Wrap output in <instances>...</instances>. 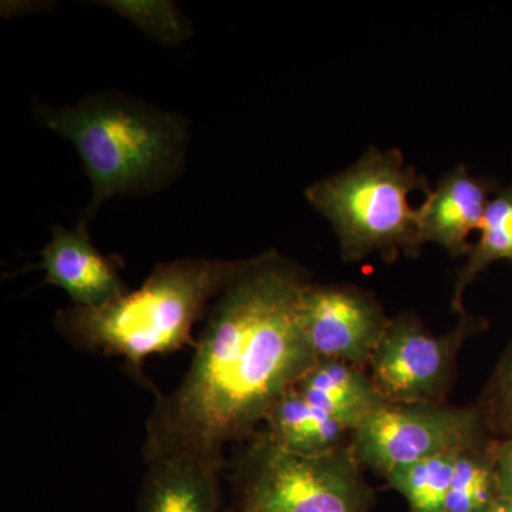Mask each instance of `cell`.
Here are the masks:
<instances>
[{
    "label": "cell",
    "instance_id": "obj_11",
    "mask_svg": "<svg viewBox=\"0 0 512 512\" xmlns=\"http://www.w3.org/2000/svg\"><path fill=\"white\" fill-rule=\"evenodd\" d=\"M146 466L137 512H225L224 461L177 454L148 458Z\"/></svg>",
    "mask_w": 512,
    "mask_h": 512
},
{
    "label": "cell",
    "instance_id": "obj_15",
    "mask_svg": "<svg viewBox=\"0 0 512 512\" xmlns=\"http://www.w3.org/2000/svg\"><path fill=\"white\" fill-rule=\"evenodd\" d=\"M497 444L493 439L458 453L446 512H488L501 500L495 468Z\"/></svg>",
    "mask_w": 512,
    "mask_h": 512
},
{
    "label": "cell",
    "instance_id": "obj_20",
    "mask_svg": "<svg viewBox=\"0 0 512 512\" xmlns=\"http://www.w3.org/2000/svg\"><path fill=\"white\" fill-rule=\"evenodd\" d=\"M488 512H512V503L511 501L504 500L501 498L497 504L494 505Z\"/></svg>",
    "mask_w": 512,
    "mask_h": 512
},
{
    "label": "cell",
    "instance_id": "obj_3",
    "mask_svg": "<svg viewBox=\"0 0 512 512\" xmlns=\"http://www.w3.org/2000/svg\"><path fill=\"white\" fill-rule=\"evenodd\" d=\"M37 119L72 141L82 158L93 191L84 225L114 195L157 190L183 165L184 121L143 101L100 93L60 109L42 104Z\"/></svg>",
    "mask_w": 512,
    "mask_h": 512
},
{
    "label": "cell",
    "instance_id": "obj_5",
    "mask_svg": "<svg viewBox=\"0 0 512 512\" xmlns=\"http://www.w3.org/2000/svg\"><path fill=\"white\" fill-rule=\"evenodd\" d=\"M362 468L350 443L302 454L258 430L232 463L225 512H370L375 493Z\"/></svg>",
    "mask_w": 512,
    "mask_h": 512
},
{
    "label": "cell",
    "instance_id": "obj_7",
    "mask_svg": "<svg viewBox=\"0 0 512 512\" xmlns=\"http://www.w3.org/2000/svg\"><path fill=\"white\" fill-rule=\"evenodd\" d=\"M487 320L464 312L456 328L434 335L419 318L392 319L367 372L386 403H444L456 375L457 356Z\"/></svg>",
    "mask_w": 512,
    "mask_h": 512
},
{
    "label": "cell",
    "instance_id": "obj_9",
    "mask_svg": "<svg viewBox=\"0 0 512 512\" xmlns=\"http://www.w3.org/2000/svg\"><path fill=\"white\" fill-rule=\"evenodd\" d=\"M40 255L37 268L46 272L43 284L62 288L74 306L97 308L127 292L121 278L123 259L101 254L90 238L89 225L82 222L76 229L53 225Z\"/></svg>",
    "mask_w": 512,
    "mask_h": 512
},
{
    "label": "cell",
    "instance_id": "obj_19",
    "mask_svg": "<svg viewBox=\"0 0 512 512\" xmlns=\"http://www.w3.org/2000/svg\"><path fill=\"white\" fill-rule=\"evenodd\" d=\"M495 468H497L501 498L512 503V437L507 440H498Z\"/></svg>",
    "mask_w": 512,
    "mask_h": 512
},
{
    "label": "cell",
    "instance_id": "obj_12",
    "mask_svg": "<svg viewBox=\"0 0 512 512\" xmlns=\"http://www.w3.org/2000/svg\"><path fill=\"white\" fill-rule=\"evenodd\" d=\"M293 387L350 431L386 404L367 369L342 360L318 359Z\"/></svg>",
    "mask_w": 512,
    "mask_h": 512
},
{
    "label": "cell",
    "instance_id": "obj_18",
    "mask_svg": "<svg viewBox=\"0 0 512 512\" xmlns=\"http://www.w3.org/2000/svg\"><path fill=\"white\" fill-rule=\"evenodd\" d=\"M119 12H123L128 19L136 20L151 36L163 42H180L187 36V26L183 25L178 9L171 3H116Z\"/></svg>",
    "mask_w": 512,
    "mask_h": 512
},
{
    "label": "cell",
    "instance_id": "obj_16",
    "mask_svg": "<svg viewBox=\"0 0 512 512\" xmlns=\"http://www.w3.org/2000/svg\"><path fill=\"white\" fill-rule=\"evenodd\" d=\"M458 453L441 454L394 468L386 480L406 498L410 512H446Z\"/></svg>",
    "mask_w": 512,
    "mask_h": 512
},
{
    "label": "cell",
    "instance_id": "obj_1",
    "mask_svg": "<svg viewBox=\"0 0 512 512\" xmlns=\"http://www.w3.org/2000/svg\"><path fill=\"white\" fill-rule=\"evenodd\" d=\"M311 284L305 268L275 249L244 259L212 302L183 380L148 416L144 460L184 454L225 463L228 446L258 431L318 362L301 323Z\"/></svg>",
    "mask_w": 512,
    "mask_h": 512
},
{
    "label": "cell",
    "instance_id": "obj_10",
    "mask_svg": "<svg viewBox=\"0 0 512 512\" xmlns=\"http://www.w3.org/2000/svg\"><path fill=\"white\" fill-rule=\"evenodd\" d=\"M501 188L493 178L470 174L464 164L448 171L419 207L423 244L434 242L453 258L468 256L473 248L468 238L480 229L491 198Z\"/></svg>",
    "mask_w": 512,
    "mask_h": 512
},
{
    "label": "cell",
    "instance_id": "obj_8",
    "mask_svg": "<svg viewBox=\"0 0 512 512\" xmlns=\"http://www.w3.org/2000/svg\"><path fill=\"white\" fill-rule=\"evenodd\" d=\"M392 319L373 293L352 285H309L301 323L318 359L367 369Z\"/></svg>",
    "mask_w": 512,
    "mask_h": 512
},
{
    "label": "cell",
    "instance_id": "obj_6",
    "mask_svg": "<svg viewBox=\"0 0 512 512\" xmlns=\"http://www.w3.org/2000/svg\"><path fill=\"white\" fill-rule=\"evenodd\" d=\"M493 440L477 406L386 403L350 434L362 467L386 478L394 468L441 454L481 447Z\"/></svg>",
    "mask_w": 512,
    "mask_h": 512
},
{
    "label": "cell",
    "instance_id": "obj_14",
    "mask_svg": "<svg viewBox=\"0 0 512 512\" xmlns=\"http://www.w3.org/2000/svg\"><path fill=\"white\" fill-rule=\"evenodd\" d=\"M480 237L471 248L467 262L458 271L451 308L461 315L468 286L495 262H512V183L491 198L481 224Z\"/></svg>",
    "mask_w": 512,
    "mask_h": 512
},
{
    "label": "cell",
    "instance_id": "obj_2",
    "mask_svg": "<svg viewBox=\"0 0 512 512\" xmlns=\"http://www.w3.org/2000/svg\"><path fill=\"white\" fill-rule=\"evenodd\" d=\"M244 259L178 258L154 266L144 284L113 301L56 312L53 325L70 345L120 357L141 375L150 356L194 345L192 329L241 269Z\"/></svg>",
    "mask_w": 512,
    "mask_h": 512
},
{
    "label": "cell",
    "instance_id": "obj_4",
    "mask_svg": "<svg viewBox=\"0 0 512 512\" xmlns=\"http://www.w3.org/2000/svg\"><path fill=\"white\" fill-rule=\"evenodd\" d=\"M429 181L399 150L372 147L342 173L320 180L306 190L313 208L332 224L345 261L379 252L384 261L404 254L416 256L420 237L419 208L410 195L429 194Z\"/></svg>",
    "mask_w": 512,
    "mask_h": 512
},
{
    "label": "cell",
    "instance_id": "obj_17",
    "mask_svg": "<svg viewBox=\"0 0 512 512\" xmlns=\"http://www.w3.org/2000/svg\"><path fill=\"white\" fill-rule=\"evenodd\" d=\"M485 429L495 440L512 437V340L498 360L476 404Z\"/></svg>",
    "mask_w": 512,
    "mask_h": 512
},
{
    "label": "cell",
    "instance_id": "obj_13",
    "mask_svg": "<svg viewBox=\"0 0 512 512\" xmlns=\"http://www.w3.org/2000/svg\"><path fill=\"white\" fill-rule=\"evenodd\" d=\"M264 424L278 443L302 454L329 453L350 443L352 434L293 386L272 404Z\"/></svg>",
    "mask_w": 512,
    "mask_h": 512
}]
</instances>
